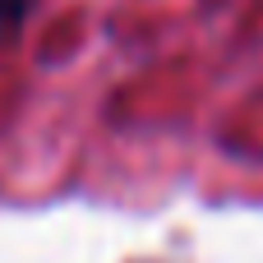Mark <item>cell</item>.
I'll list each match as a JSON object with an SVG mask.
<instances>
[{
  "mask_svg": "<svg viewBox=\"0 0 263 263\" xmlns=\"http://www.w3.org/2000/svg\"><path fill=\"white\" fill-rule=\"evenodd\" d=\"M37 0H0V42H9L28 18H32Z\"/></svg>",
  "mask_w": 263,
  "mask_h": 263,
  "instance_id": "obj_1",
  "label": "cell"
}]
</instances>
